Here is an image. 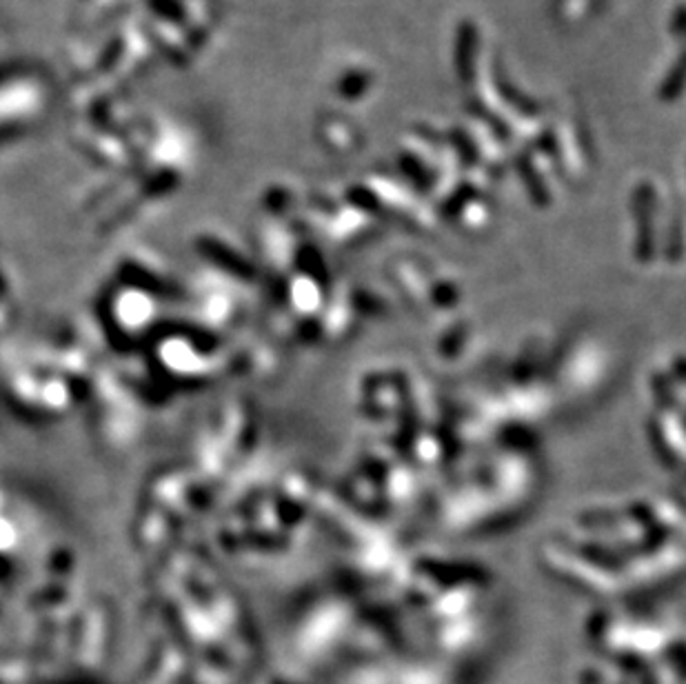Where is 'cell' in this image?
<instances>
[{"label":"cell","instance_id":"6da1fadb","mask_svg":"<svg viewBox=\"0 0 686 684\" xmlns=\"http://www.w3.org/2000/svg\"><path fill=\"white\" fill-rule=\"evenodd\" d=\"M476 32L471 25H464L458 36V52H456V67L460 72L462 80H471V63H473V49H476Z\"/></svg>","mask_w":686,"mask_h":684},{"label":"cell","instance_id":"7a4b0ae2","mask_svg":"<svg viewBox=\"0 0 686 684\" xmlns=\"http://www.w3.org/2000/svg\"><path fill=\"white\" fill-rule=\"evenodd\" d=\"M367 76H362V74H353V76H347L345 83H342V92H345L347 98H356L358 94H362V89L367 87Z\"/></svg>","mask_w":686,"mask_h":684}]
</instances>
